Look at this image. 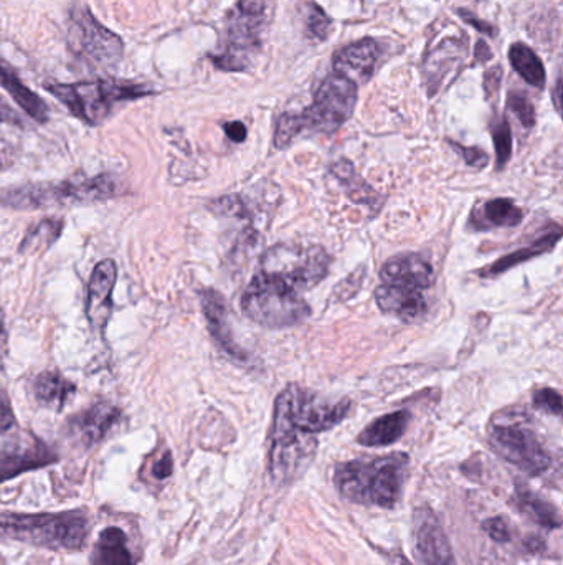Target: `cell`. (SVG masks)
<instances>
[{"mask_svg":"<svg viewBox=\"0 0 563 565\" xmlns=\"http://www.w3.org/2000/svg\"><path fill=\"white\" fill-rule=\"evenodd\" d=\"M62 219H45L30 228L20 243V253H38L52 247L63 232Z\"/></svg>","mask_w":563,"mask_h":565,"instance_id":"29","label":"cell"},{"mask_svg":"<svg viewBox=\"0 0 563 565\" xmlns=\"http://www.w3.org/2000/svg\"><path fill=\"white\" fill-rule=\"evenodd\" d=\"M474 57L478 62L486 63L488 60L493 58V53H491V48L488 47V43L484 42V40H479L476 43V50H474Z\"/></svg>","mask_w":563,"mask_h":565,"instance_id":"45","label":"cell"},{"mask_svg":"<svg viewBox=\"0 0 563 565\" xmlns=\"http://www.w3.org/2000/svg\"><path fill=\"white\" fill-rule=\"evenodd\" d=\"M58 455L32 432H20L0 447V483L57 463Z\"/></svg>","mask_w":563,"mask_h":565,"instance_id":"12","label":"cell"},{"mask_svg":"<svg viewBox=\"0 0 563 565\" xmlns=\"http://www.w3.org/2000/svg\"><path fill=\"white\" fill-rule=\"evenodd\" d=\"M68 42L78 57L98 67H114L123 58L121 37L106 29L86 7L71 10Z\"/></svg>","mask_w":563,"mask_h":565,"instance_id":"10","label":"cell"},{"mask_svg":"<svg viewBox=\"0 0 563 565\" xmlns=\"http://www.w3.org/2000/svg\"><path fill=\"white\" fill-rule=\"evenodd\" d=\"M90 562L91 565H134L133 552L123 529L106 528L101 531Z\"/></svg>","mask_w":563,"mask_h":565,"instance_id":"25","label":"cell"},{"mask_svg":"<svg viewBox=\"0 0 563 565\" xmlns=\"http://www.w3.org/2000/svg\"><path fill=\"white\" fill-rule=\"evenodd\" d=\"M494 149H496L497 167L502 169L506 166L512 156V133L511 126L506 118L493 126Z\"/></svg>","mask_w":563,"mask_h":565,"instance_id":"31","label":"cell"},{"mask_svg":"<svg viewBox=\"0 0 563 565\" xmlns=\"http://www.w3.org/2000/svg\"><path fill=\"white\" fill-rule=\"evenodd\" d=\"M200 303H202V311L209 324L210 334L218 346L222 347L223 351L233 359L240 362L248 361L247 352L243 351L233 338L232 328L228 323V306L225 298L218 291L209 288V290L202 291Z\"/></svg>","mask_w":563,"mask_h":565,"instance_id":"17","label":"cell"},{"mask_svg":"<svg viewBox=\"0 0 563 565\" xmlns=\"http://www.w3.org/2000/svg\"><path fill=\"white\" fill-rule=\"evenodd\" d=\"M357 103V85L346 76H327L314 96L313 105L299 114L303 131L334 133L351 119Z\"/></svg>","mask_w":563,"mask_h":565,"instance_id":"9","label":"cell"},{"mask_svg":"<svg viewBox=\"0 0 563 565\" xmlns=\"http://www.w3.org/2000/svg\"><path fill=\"white\" fill-rule=\"evenodd\" d=\"M483 529L486 531L493 541L501 542V544H506V542L511 541L512 532L509 529V524L504 521V519L499 518H489L483 523Z\"/></svg>","mask_w":563,"mask_h":565,"instance_id":"36","label":"cell"},{"mask_svg":"<svg viewBox=\"0 0 563 565\" xmlns=\"http://www.w3.org/2000/svg\"><path fill=\"white\" fill-rule=\"evenodd\" d=\"M560 237H562V232H560L559 227H555L554 232L547 233L544 237L539 238L537 242L532 243L530 247L521 248V250H516V252L509 253L506 257H502L501 260H497L493 265H489L488 268L479 271V275L488 276V278L489 276L501 275L504 271L511 270L512 266L527 262L530 258L539 257L542 253L550 252L560 242Z\"/></svg>","mask_w":563,"mask_h":565,"instance_id":"27","label":"cell"},{"mask_svg":"<svg viewBox=\"0 0 563 565\" xmlns=\"http://www.w3.org/2000/svg\"><path fill=\"white\" fill-rule=\"evenodd\" d=\"M90 534L85 511L7 514L0 518V541H15L50 551H81Z\"/></svg>","mask_w":563,"mask_h":565,"instance_id":"2","label":"cell"},{"mask_svg":"<svg viewBox=\"0 0 563 565\" xmlns=\"http://www.w3.org/2000/svg\"><path fill=\"white\" fill-rule=\"evenodd\" d=\"M407 473L405 453L344 461L334 468V486L351 503L393 509L402 498Z\"/></svg>","mask_w":563,"mask_h":565,"instance_id":"1","label":"cell"},{"mask_svg":"<svg viewBox=\"0 0 563 565\" xmlns=\"http://www.w3.org/2000/svg\"><path fill=\"white\" fill-rule=\"evenodd\" d=\"M223 129H225V133H227L228 138L232 139L233 143H243L247 139V128L240 121L227 123L223 126Z\"/></svg>","mask_w":563,"mask_h":565,"instance_id":"43","label":"cell"},{"mask_svg":"<svg viewBox=\"0 0 563 565\" xmlns=\"http://www.w3.org/2000/svg\"><path fill=\"white\" fill-rule=\"evenodd\" d=\"M379 58V45L372 38H364L352 43L334 57V70L337 75L346 76L347 80H369L374 73L375 63Z\"/></svg>","mask_w":563,"mask_h":565,"instance_id":"19","label":"cell"},{"mask_svg":"<svg viewBox=\"0 0 563 565\" xmlns=\"http://www.w3.org/2000/svg\"><path fill=\"white\" fill-rule=\"evenodd\" d=\"M413 549L418 565H456L450 539L430 506L413 514Z\"/></svg>","mask_w":563,"mask_h":565,"instance_id":"13","label":"cell"},{"mask_svg":"<svg viewBox=\"0 0 563 565\" xmlns=\"http://www.w3.org/2000/svg\"><path fill=\"white\" fill-rule=\"evenodd\" d=\"M502 70L499 67H494L489 70L486 75H484V90L488 93V96L493 95L499 90V85H501Z\"/></svg>","mask_w":563,"mask_h":565,"instance_id":"42","label":"cell"},{"mask_svg":"<svg viewBox=\"0 0 563 565\" xmlns=\"http://www.w3.org/2000/svg\"><path fill=\"white\" fill-rule=\"evenodd\" d=\"M453 148L456 149L458 154L463 156L464 161L469 166L473 167H484L488 164L489 156L486 152L481 151L478 148H464L463 144L450 143Z\"/></svg>","mask_w":563,"mask_h":565,"instance_id":"37","label":"cell"},{"mask_svg":"<svg viewBox=\"0 0 563 565\" xmlns=\"http://www.w3.org/2000/svg\"><path fill=\"white\" fill-rule=\"evenodd\" d=\"M75 392L76 385L60 372H42L32 382L35 400L48 409L62 410Z\"/></svg>","mask_w":563,"mask_h":565,"instance_id":"24","label":"cell"},{"mask_svg":"<svg viewBox=\"0 0 563 565\" xmlns=\"http://www.w3.org/2000/svg\"><path fill=\"white\" fill-rule=\"evenodd\" d=\"M332 171L336 174L337 179H341L344 186L351 190L352 199L357 202H370V197H375L374 190L370 189L365 182L360 181L359 176L355 174L351 162H336L332 166Z\"/></svg>","mask_w":563,"mask_h":565,"instance_id":"30","label":"cell"},{"mask_svg":"<svg viewBox=\"0 0 563 565\" xmlns=\"http://www.w3.org/2000/svg\"><path fill=\"white\" fill-rule=\"evenodd\" d=\"M172 471H174V460L169 452L164 453L152 466V475L157 480H166L172 475Z\"/></svg>","mask_w":563,"mask_h":565,"instance_id":"39","label":"cell"},{"mask_svg":"<svg viewBox=\"0 0 563 565\" xmlns=\"http://www.w3.org/2000/svg\"><path fill=\"white\" fill-rule=\"evenodd\" d=\"M316 435L294 427L280 397L271 425L270 475L276 483H291L308 470L316 455Z\"/></svg>","mask_w":563,"mask_h":565,"instance_id":"7","label":"cell"},{"mask_svg":"<svg viewBox=\"0 0 563 565\" xmlns=\"http://www.w3.org/2000/svg\"><path fill=\"white\" fill-rule=\"evenodd\" d=\"M15 425L14 409L10 404L9 395L4 390H0V435L9 432Z\"/></svg>","mask_w":563,"mask_h":565,"instance_id":"38","label":"cell"},{"mask_svg":"<svg viewBox=\"0 0 563 565\" xmlns=\"http://www.w3.org/2000/svg\"><path fill=\"white\" fill-rule=\"evenodd\" d=\"M512 503L542 528L554 529V531L562 528V518L557 506L527 490V486L517 485L516 496Z\"/></svg>","mask_w":563,"mask_h":565,"instance_id":"26","label":"cell"},{"mask_svg":"<svg viewBox=\"0 0 563 565\" xmlns=\"http://www.w3.org/2000/svg\"><path fill=\"white\" fill-rule=\"evenodd\" d=\"M412 415L407 410H398L392 414L384 415L370 423L357 437V442L362 447L377 448L388 447L397 443L407 432L408 423Z\"/></svg>","mask_w":563,"mask_h":565,"instance_id":"20","label":"cell"},{"mask_svg":"<svg viewBox=\"0 0 563 565\" xmlns=\"http://www.w3.org/2000/svg\"><path fill=\"white\" fill-rule=\"evenodd\" d=\"M119 187L113 177H71L62 182H37L0 189V205L14 210H40L55 205L113 199Z\"/></svg>","mask_w":563,"mask_h":565,"instance_id":"3","label":"cell"},{"mask_svg":"<svg viewBox=\"0 0 563 565\" xmlns=\"http://www.w3.org/2000/svg\"><path fill=\"white\" fill-rule=\"evenodd\" d=\"M266 5H268V0H238V7L242 10V14L248 17H258L263 14Z\"/></svg>","mask_w":563,"mask_h":565,"instance_id":"40","label":"cell"},{"mask_svg":"<svg viewBox=\"0 0 563 565\" xmlns=\"http://www.w3.org/2000/svg\"><path fill=\"white\" fill-rule=\"evenodd\" d=\"M5 344H7V331H5L4 309L0 308V357L4 354Z\"/></svg>","mask_w":563,"mask_h":565,"instance_id":"46","label":"cell"},{"mask_svg":"<svg viewBox=\"0 0 563 565\" xmlns=\"http://www.w3.org/2000/svg\"><path fill=\"white\" fill-rule=\"evenodd\" d=\"M243 313L270 329L293 328L311 316L309 304L299 293L270 276H253L242 298Z\"/></svg>","mask_w":563,"mask_h":565,"instance_id":"5","label":"cell"},{"mask_svg":"<svg viewBox=\"0 0 563 565\" xmlns=\"http://www.w3.org/2000/svg\"><path fill=\"white\" fill-rule=\"evenodd\" d=\"M458 14L461 15V19L464 22H468L469 25H473L474 29L479 30V32H483V34H488L493 37L496 32H494L493 27L488 24V22H484V20H479L478 17H474L471 12H466V10H458Z\"/></svg>","mask_w":563,"mask_h":565,"instance_id":"41","label":"cell"},{"mask_svg":"<svg viewBox=\"0 0 563 565\" xmlns=\"http://www.w3.org/2000/svg\"><path fill=\"white\" fill-rule=\"evenodd\" d=\"M375 301L385 314H390L403 323H418L428 313V304L423 291L405 286L384 283L375 290Z\"/></svg>","mask_w":563,"mask_h":565,"instance_id":"16","label":"cell"},{"mask_svg":"<svg viewBox=\"0 0 563 565\" xmlns=\"http://www.w3.org/2000/svg\"><path fill=\"white\" fill-rule=\"evenodd\" d=\"M535 409L545 410L552 415L562 414V395L554 389H540L534 394Z\"/></svg>","mask_w":563,"mask_h":565,"instance_id":"35","label":"cell"},{"mask_svg":"<svg viewBox=\"0 0 563 565\" xmlns=\"http://www.w3.org/2000/svg\"><path fill=\"white\" fill-rule=\"evenodd\" d=\"M507 106H509V110H511L512 113L516 114L517 119L521 121V124L522 126H524V128H534V105L530 103V100L526 95H522V93H517V91H514V93H511V95H509V98H507Z\"/></svg>","mask_w":563,"mask_h":565,"instance_id":"34","label":"cell"},{"mask_svg":"<svg viewBox=\"0 0 563 565\" xmlns=\"http://www.w3.org/2000/svg\"><path fill=\"white\" fill-rule=\"evenodd\" d=\"M0 123H22L19 114L15 113L14 110H10V106L5 105L4 101H0Z\"/></svg>","mask_w":563,"mask_h":565,"instance_id":"44","label":"cell"},{"mask_svg":"<svg viewBox=\"0 0 563 565\" xmlns=\"http://www.w3.org/2000/svg\"><path fill=\"white\" fill-rule=\"evenodd\" d=\"M121 410L109 402H98L90 409L76 414L68 422V433L81 447L91 448L98 445L119 422Z\"/></svg>","mask_w":563,"mask_h":565,"instance_id":"15","label":"cell"},{"mask_svg":"<svg viewBox=\"0 0 563 565\" xmlns=\"http://www.w3.org/2000/svg\"><path fill=\"white\" fill-rule=\"evenodd\" d=\"M560 78L557 80V88H555V106H557V110H560Z\"/></svg>","mask_w":563,"mask_h":565,"instance_id":"47","label":"cell"},{"mask_svg":"<svg viewBox=\"0 0 563 565\" xmlns=\"http://www.w3.org/2000/svg\"><path fill=\"white\" fill-rule=\"evenodd\" d=\"M524 219V212L509 199H493L484 202L471 214V227L478 230L517 227Z\"/></svg>","mask_w":563,"mask_h":565,"instance_id":"23","label":"cell"},{"mask_svg":"<svg viewBox=\"0 0 563 565\" xmlns=\"http://www.w3.org/2000/svg\"><path fill=\"white\" fill-rule=\"evenodd\" d=\"M278 397L286 407L294 427L311 435L336 427L351 410L349 399L331 402L316 392L301 389L298 385H289Z\"/></svg>","mask_w":563,"mask_h":565,"instance_id":"11","label":"cell"},{"mask_svg":"<svg viewBox=\"0 0 563 565\" xmlns=\"http://www.w3.org/2000/svg\"><path fill=\"white\" fill-rule=\"evenodd\" d=\"M489 443L497 455L529 476L542 475L552 463L534 430L519 420H496L489 428Z\"/></svg>","mask_w":563,"mask_h":565,"instance_id":"8","label":"cell"},{"mask_svg":"<svg viewBox=\"0 0 563 565\" xmlns=\"http://www.w3.org/2000/svg\"><path fill=\"white\" fill-rule=\"evenodd\" d=\"M331 258L317 245L301 247L280 243L268 248L260 262L261 275L270 276L296 293L313 290L329 273Z\"/></svg>","mask_w":563,"mask_h":565,"instance_id":"6","label":"cell"},{"mask_svg":"<svg viewBox=\"0 0 563 565\" xmlns=\"http://www.w3.org/2000/svg\"><path fill=\"white\" fill-rule=\"evenodd\" d=\"M0 86L14 98L15 103L29 114L30 118L35 119L37 123H47L50 113L45 101L30 90L29 86L24 85L19 75L14 72V68L2 58H0Z\"/></svg>","mask_w":563,"mask_h":565,"instance_id":"21","label":"cell"},{"mask_svg":"<svg viewBox=\"0 0 563 565\" xmlns=\"http://www.w3.org/2000/svg\"><path fill=\"white\" fill-rule=\"evenodd\" d=\"M118 280V266L111 258L95 266L88 283L86 296V318L96 333H105L113 314V291Z\"/></svg>","mask_w":563,"mask_h":565,"instance_id":"14","label":"cell"},{"mask_svg":"<svg viewBox=\"0 0 563 565\" xmlns=\"http://www.w3.org/2000/svg\"><path fill=\"white\" fill-rule=\"evenodd\" d=\"M466 48L456 40H445L440 47L431 52L425 63V76L430 95H435L445 78L451 70H455L459 63L463 62Z\"/></svg>","mask_w":563,"mask_h":565,"instance_id":"22","label":"cell"},{"mask_svg":"<svg viewBox=\"0 0 563 565\" xmlns=\"http://www.w3.org/2000/svg\"><path fill=\"white\" fill-rule=\"evenodd\" d=\"M509 60L512 67L516 70L529 85L535 88H542L545 85L544 65L540 62V58L532 52V48L527 47L524 43H514L509 48Z\"/></svg>","mask_w":563,"mask_h":565,"instance_id":"28","label":"cell"},{"mask_svg":"<svg viewBox=\"0 0 563 565\" xmlns=\"http://www.w3.org/2000/svg\"><path fill=\"white\" fill-rule=\"evenodd\" d=\"M332 22L327 17L326 12L317 7V5H309L308 19H306V34L314 42H324L329 34H331Z\"/></svg>","mask_w":563,"mask_h":565,"instance_id":"32","label":"cell"},{"mask_svg":"<svg viewBox=\"0 0 563 565\" xmlns=\"http://www.w3.org/2000/svg\"><path fill=\"white\" fill-rule=\"evenodd\" d=\"M45 88L50 95L62 101L73 116L90 126L103 123L116 103L154 95V91L146 85L116 80L52 83Z\"/></svg>","mask_w":563,"mask_h":565,"instance_id":"4","label":"cell"},{"mask_svg":"<svg viewBox=\"0 0 563 565\" xmlns=\"http://www.w3.org/2000/svg\"><path fill=\"white\" fill-rule=\"evenodd\" d=\"M301 133H303V124H301L299 114H283V116L278 119V123H276V148H286V146H288V144Z\"/></svg>","mask_w":563,"mask_h":565,"instance_id":"33","label":"cell"},{"mask_svg":"<svg viewBox=\"0 0 563 565\" xmlns=\"http://www.w3.org/2000/svg\"><path fill=\"white\" fill-rule=\"evenodd\" d=\"M380 278L385 285L425 291L433 285V266L420 255H400L384 263Z\"/></svg>","mask_w":563,"mask_h":565,"instance_id":"18","label":"cell"}]
</instances>
